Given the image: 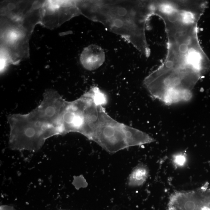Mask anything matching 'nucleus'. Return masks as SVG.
Masks as SVG:
<instances>
[{
  "label": "nucleus",
  "instance_id": "obj_7",
  "mask_svg": "<svg viewBox=\"0 0 210 210\" xmlns=\"http://www.w3.org/2000/svg\"><path fill=\"white\" fill-rule=\"evenodd\" d=\"M7 39L8 41L13 42L17 40L19 37V35L18 32L13 31L9 32L7 35Z\"/></svg>",
  "mask_w": 210,
  "mask_h": 210
},
{
  "label": "nucleus",
  "instance_id": "obj_5",
  "mask_svg": "<svg viewBox=\"0 0 210 210\" xmlns=\"http://www.w3.org/2000/svg\"><path fill=\"white\" fill-rule=\"evenodd\" d=\"M149 174L148 168L146 165L139 164L130 174L128 184L132 187H139L143 185L147 180Z\"/></svg>",
  "mask_w": 210,
  "mask_h": 210
},
{
  "label": "nucleus",
  "instance_id": "obj_3",
  "mask_svg": "<svg viewBox=\"0 0 210 210\" xmlns=\"http://www.w3.org/2000/svg\"><path fill=\"white\" fill-rule=\"evenodd\" d=\"M91 140L112 153L155 141L147 133L117 122L110 116L97 129Z\"/></svg>",
  "mask_w": 210,
  "mask_h": 210
},
{
  "label": "nucleus",
  "instance_id": "obj_6",
  "mask_svg": "<svg viewBox=\"0 0 210 210\" xmlns=\"http://www.w3.org/2000/svg\"><path fill=\"white\" fill-rule=\"evenodd\" d=\"M187 155L184 153H178L173 156L172 162L175 167H183L187 164Z\"/></svg>",
  "mask_w": 210,
  "mask_h": 210
},
{
  "label": "nucleus",
  "instance_id": "obj_4",
  "mask_svg": "<svg viewBox=\"0 0 210 210\" xmlns=\"http://www.w3.org/2000/svg\"><path fill=\"white\" fill-rule=\"evenodd\" d=\"M80 60L82 65L86 69L95 70L102 66L105 62V52L100 46L91 45L83 50Z\"/></svg>",
  "mask_w": 210,
  "mask_h": 210
},
{
  "label": "nucleus",
  "instance_id": "obj_1",
  "mask_svg": "<svg viewBox=\"0 0 210 210\" xmlns=\"http://www.w3.org/2000/svg\"><path fill=\"white\" fill-rule=\"evenodd\" d=\"M201 15L187 5L171 6L161 12L159 16L165 25L168 47L166 58L158 70L201 77L206 67L197 35Z\"/></svg>",
  "mask_w": 210,
  "mask_h": 210
},
{
  "label": "nucleus",
  "instance_id": "obj_8",
  "mask_svg": "<svg viewBox=\"0 0 210 210\" xmlns=\"http://www.w3.org/2000/svg\"><path fill=\"white\" fill-rule=\"evenodd\" d=\"M111 210H128L127 208L124 206L116 205L112 208Z\"/></svg>",
  "mask_w": 210,
  "mask_h": 210
},
{
  "label": "nucleus",
  "instance_id": "obj_2",
  "mask_svg": "<svg viewBox=\"0 0 210 210\" xmlns=\"http://www.w3.org/2000/svg\"><path fill=\"white\" fill-rule=\"evenodd\" d=\"M134 2H131L130 8L126 14L124 8L123 14H122L121 7L115 5H102L105 9V13L99 12V15H105V23H108L112 29L125 37L135 46L142 54L146 57L150 55L148 45L145 34L146 25L149 18L154 15L152 1H140L136 10L130 16L125 19L131 12ZM100 21H101L100 20Z\"/></svg>",
  "mask_w": 210,
  "mask_h": 210
}]
</instances>
